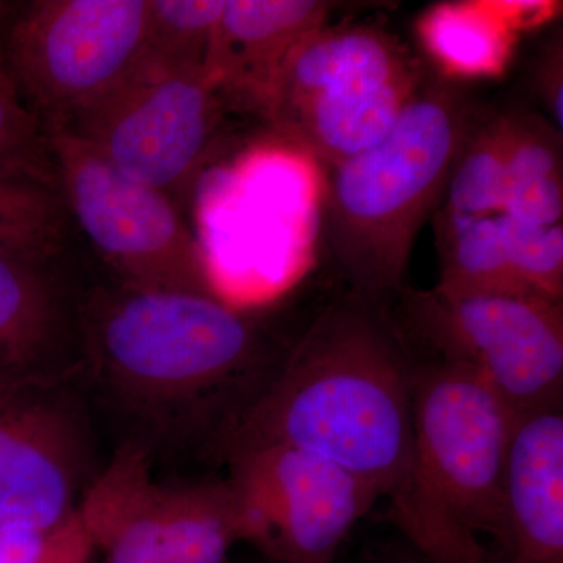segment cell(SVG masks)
I'll list each match as a JSON object with an SVG mask.
<instances>
[{
  "label": "cell",
  "mask_w": 563,
  "mask_h": 563,
  "mask_svg": "<svg viewBox=\"0 0 563 563\" xmlns=\"http://www.w3.org/2000/svg\"><path fill=\"white\" fill-rule=\"evenodd\" d=\"M77 350L96 418L152 463L218 455L284 357L218 296L125 285L77 303Z\"/></svg>",
  "instance_id": "obj_1"
},
{
  "label": "cell",
  "mask_w": 563,
  "mask_h": 563,
  "mask_svg": "<svg viewBox=\"0 0 563 563\" xmlns=\"http://www.w3.org/2000/svg\"><path fill=\"white\" fill-rule=\"evenodd\" d=\"M415 365L390 299L347 291L284 352L218 457L257 444L320 455L385 499L399 528L412 493Z\"/></svg>",
  "instance_id": "obj_2"
},
{
  "label": "cell",
  "mask_w": 563,
  "mask_h": 563,
  "mask_svg": "<svg viewBox=\"0 0 563 563\" xmlns=\"http://www.w3.org/2000/svg\"><path fill=\"white\" fill-rule=\"evenodd\" d=\"M477 117L457 79L426 69L388 135L329 168L322 236L350 291L388 301L406 287L415 240Z\"/></svg>",
  "instance_id": "obj_3"
},
{
  "label": "cell",
  "mask_w": 563,
  "mask_h": 563,
  "mask_svg": "<svg viewBox=\"0 0 563 563\" xmlns=\"http://www.w3.org/2000/svg\"><path fill=\"white\" fill-rule=\"evenodd\" d=\"M412 413V493L398 529L424 561L485 563L517 413L468 369L433 357L415 365Z\"/></svg>",
  "instance_id": "obj_4"
},
{
  "label": "cell",
  "mask_w": 563,
  "mask_h": 563,
  "mask_svg": "<svg viewBox=\"0 0 563 563\" xmlns=\"http://www.w3.org/2000/svg\"><path fill=\"white\" fill-rule=\"evenodd\" d=\"M424 73L409 47L379 25L325 24L296 44L263 113L329 169L388 135Z\"/></svg>",
  "instance_id": "obj_5"
},
{
  "label": "cell",
  "mask_w": 563,
  "mask_h": 563,
  "mask_svg": "<svg viewBox=\"0 0 563 563\" xmlns=\"http://www.w3.org/2000/svg\"><path fill=\"white\" fill-rule=\"evenodd\" d=\"M390 303L410 343L468 369L515 413L563 402V302L404 287Z\"/></svg>",
  "instance_id": "obj_6"
},
{
  "label": "cell",
  "mask_w": 563,
  "mask_h": 563,
  "mask_svg": "<svg viewBox=\"0 0 563 563\" xmlns=\"http://www.w3.org/2000/svg\"><path fill=\"white\" fill-rule=\"evenodd\" d=\"M150 0H35L11 9L0 44L44 131L68 128L139 65Z\"/></svg>",
  "instance_id": "obj_7"
},
{
  "label": "cell",
  "mask_w": 563,
  "mask_h": 563,
  "mask_svg": "<svg viewBox=\"0 0 563 563\" xmlns=\"http://www.w3.org/2000/svg\"><path fill=\"white\" fill-rule=\"evenodd\" d=\"M79 368L0 383V536H47L79 514L98 470Z\"/></svg>",
  "instance_id": "obj_8"
},
{
  "label": "cell",
  "mask_w": 563,
  "mask_h": 563,
  "mask_svg": "<svg viewBox=\"0 0 563 563\" xmlns=\"http://www.w3.org/2000/svg\"><path fill=\"white\" fill-rule=\"evenodd\" d=\"M63 201L125 287L214 295L172 196L131 179L63 129L46 131Z\"/></svg>",
  "instance_id": "obj_9"
},
{
  "label": "cell",
  "mask_w": 563,
  "mask_h": 563,
  "mask_svg": "<svg viewBox=\"0 0 563 563\" xmlns=\"http://www.w3.org/2000/svg\"><path fill=\"white\" fill-rule=\"evenodd\" d=\"M203 68L141 57L106 98L63 129L118 172L166 195L196 185L224 107Z\"/></svg>",
  "instance_id": "obj_10"
},
{
  "label": "cell",
  "mask_w": 563,
  "mask_h": 563,
  "mask_svg": "<svg viewBox=\"0 0 563 563\" xmlns=\"http://www.w3.org/2000/svg\"><path fill=\"white\" fill-rule=\"evenodd\" d=\"M152 465L139 451L118 448L81 503L103 563H229L243 537L228 481L162 485Z\"/></svg>",
  "instance_id": "obj_11"
},
{
  "label": "cell",
  "mask_w": 563,
  "mask_h": 563,
  "mask_svg": "<svg viewBox=\"0 0 563 563\" xmlns=\"http://www.w3.org/2000/svg\"><path fill=\"white\" fill-rule=\"evenodd\" d=\"M244 542L280 563H335L374 493L320 455L284 444L225 455Z\"/></svg>",
  "instance_id": "obj_12"
},
{
  "label": "cell",
  "mask_w": 563,
  "mask_h": 563,
  "mask_svg": "<svg viewBox=\"0 0 563 563\" xmlns=\"http://www.w3.org/2000/svg\"><path fill=\"white\" fill-rule=\"evenodd\" d=\"M496 540L509 563H563V402L515 418Z\"/></svg>",
  "instance_id": "obj_13"
},
{
  "label": "cell",
  "mask_w": 563,
  "mask_h": 563,
  "mask_svg": "<svg viewBox=\"0 0 563 563\" xmlns=\"http://www.w3.org/2000/svg\"><path fill=\"white\" fill-rule=\"evenodd\" d=\"M335 9L322 0H225L203 66L207 79L224 102L263 111L296 44L329 24Z\"/></svg>",
  "instance_id": "obj_14"
},
{
  "label": "cell",
  "mask_w": 563,
  "mask_h": 563,
  "mask_svg": "<svg viewBox=\"0 0 563 563\" xmlns=\"http://www.w3.org/2000/svg\"><path fill=\"white\" fill-rule=\"evenodd\" d=\"M47 265L0 254V383L79 368L77 306Z\"/></svg>",
  "instance_id": "obj_15"
},
{
  "label": "cell",
  "mask_w": 563,
  "mask_h": 563,
  "mask_svg": "<svg viewBox=\"0 0 563 563\" xmlns=\"http://www.w3.org/2000/svg\"><path fill=\"white\" fill-rule=\"evenodd\" d=\"M432 220L440 262L439 290L454 295H531L510 262L501 214L466 218L439 210Z\"/></svg>",
  "instance_id": "obj_16"
},
{
  "label": "cell",
  "mask_w": 563,
  "mask_h": 563,
  "mask_svg": "<svg viewBox=\"0 0 563 563\" xmlns=\"http://www.w3.org/2000/svg\"><path fill=\"white\" fill-rule=\"evenodd\" d=\"M515 29L490 2L440 3L420 20V36L444 76H493L504 69Z\"/></svg>",
  "instance_id": "obj_17"
},
{
  "label": "cell",
  "mask_w": 563,
  "mask_h": 563,
  "mask_svg": "<svg viewBox=\"0 0 563 563\" xmlns=\"http://www.w3.org/2000/svg\"><path fill=\"white\" fill-rule=\"evenodd\" d=\"M504 196L506 117H477L455 157L439 210L466 218L499 217Z\"/></svg>",
  "instance_id": "obj_18"
},
{
  "label": "cell",
  "mask_w": 563,
  "mask_h": 563,
  "mask_svg": "<svg viewBox=\"0 0 563 563\" xmlns=\"http://www.w3.org/2000/svg\"><path fill=\"white\" fill-rule=\"evenodd\" d=\"M63 207L55 185L0 176V254L49 262L62 246Z\"/></svg>",
  "instance_id": "obj_19"
},
{
  "label": "cell",
  "mask_w": 563,
  "mask_h": 563,
  "mask_svg": "<svg viewBox=\"0 0 563 563\" xmlns=\"http://www.w3.org/2000/svg\"><path fill=\"white\" fill-rule=\"evenodd\" d=\"M10 7L0 3V35ZM0 176L58 185L49 141L35 111L11 76L0 44Z\"/></svg>",
  "instance_id": "obj_20"
},
{
  "label": "cell",
  "mask_w": 563,
  "mask_h": 563,
  "mask_svg": "<svg viewBox=\"0 0 563 563\" xmlns=\"http://www.w3.org/2000/svg\"><path fill=\"white\" fill-rule=\"evenodd\" d=\"M225 0H150L143 57L203 68Z\"/></svg>",
  "instance_id": "obj_21"
},
{
  "label": "cell",
  "mask_w": 563,
  "mask_h": 563,
  "mask_svg": "<svg viewBox=\"0 0 563 563\" xmlns=\"http://www.w3.org/2000/svg\"><path fill=\"white\" fill-rule=\"evenodd\" d=\"M506 117V201L512 192L563 181V133L531 111Z\"/></svg>",
  "instance_id": "obj_22"
},
{
  "label": "cell",
  "mask_w": 563,
  "mask_h": 563,
  "mask_svg": "<svg viewBox=\"0 0 563 563\" xmlns=\"http://www.w3.org/2000/svg\"><path fill=\"white\" fill-rule=\"evenodd\" d=\"M504 239L515 273L526 290L563 302V228L531 225L501 214Z\"/></svg>",
  "instance_id": "obj_23"
},
{
  "label": "cell",
  "mask_w": 563,
  "mask_h": 563,
  "mask_svg": "<svg viewBox=\"0 0 563 563\" xmlns=\"http://www.w3.org/2000/svg\"><path fill=\"white\" fill-rule=\"evenodd\" d=\"M533 87L551 122L563 133V40L562 32L548 41L533 69Z\"/></svg>",
  "instance_id": "obj_24"
},
{
  "label": "cell",
  "mask_w": 563,
  "mask_h": 563,
  "mask_svg": "<svg viewBox=\"0 0 563 563\" xmlns=\"http://www.w3.org/2000/svg\"><path fill=\"white\" fill-rule=\"evenodd\" d=\"M95 544L80 514L52 532L38 563H90Z\"/></svg>",
  "instance_id": "obj_25"
},
{
  "label": "cell",
  "mask_w": 563,
  "mask_h": 563,
  "mask_svg": "<svg viewBox=\"0 0 563 563\" xmlns=\"http://www.w3.org/2000/svg\"><path fill=\"white\" fill-rule=\"evenodd\" d=\"M0 563H10L9 559H7L5 553H3L2 544H0Z\"/></svg>",
  "instance_id": "obj_26"
},
{
  "label": "cell",
  "mask_w": 563,
  "mask_h": 563,
  "mask_svg": "<svg viewBox=\"0 0 563 563\" xmlns=\"http://www.w3.org/2000/svg\"><path fill=\"white\" fill-rule=\"evenodd\" d=\"M396 563H431L428 561H424V559H417V561H406V562H396Z\"/></svg>",
  "instance_id": "obj_27"
}]
</instances>
